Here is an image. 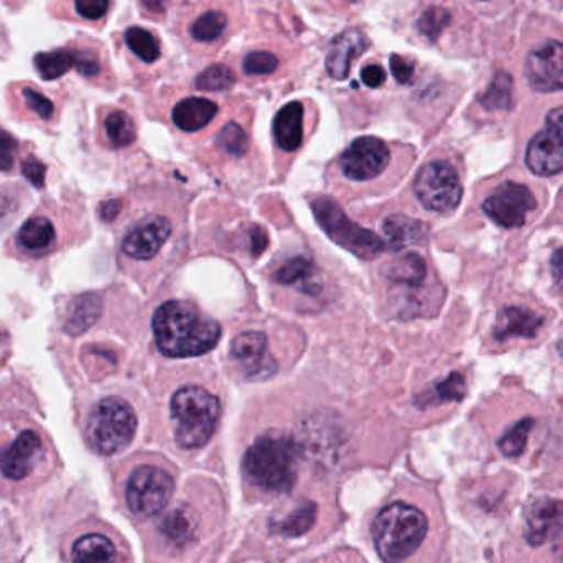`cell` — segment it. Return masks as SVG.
<instances>
[{
    "label": "cell",
    "mask_w": 563,
    "mask_h": 563,
    "mask_svg": "<svg viewBox=\"0 0 563 563\" xmlns=\"http://www.w3.org/2000/svg\"><path fill=\"white\" fill-rule=\"evenodd\" d=\"M217 145L231 157H243L250 148V135L240 122L231 121L218 132Z\"/></svg>",
    "instance_id": "cell-36"
},
{
    "label": "cell",
    "mask_w": 563,
    "mask_h": 563,
    "mask_svg": "<svg viewBox=\"0 0 563 563\" xmlns=\"http://www.w3.org/2000/svg\"><path fill=\"white\" fill-rule=\"evenodd\" d=\"M118 0H48L46 12L53 20L88 26V29H106Z\"/></svg>",
    "instance_id": "cell-19"
},
{
    "label": "cell",
    "mask_w": 563,
    "mask_h": 563,
    "mask_svg": "<svg viewBox=\"0 0 563 563\" xmlns=\"http://www.w3.org/2000/svg\"><path fill=\"white\" fill-rule=\"evenodd\" d=\"M32 68L43 81H58L78 75L96 88H114L118 75L101 40L88 35L73 36L68 42L33 55Z\"/></svg>",
    "instance_id": "cell-2"
},
{
    "label": "cell",
    "mask_w": 563,
    "mask_h": 563,
    "mask_svg": "<svg viewBox=\"0 0 563 563\" xmlns=\"http://www.w3.org/2000/svg\"><path fill=\"white\" fill-rule=\"evenodd\" d=\"M317 508L313 503H303L300 508L295 509L288 518L280 521L279 531L284 536H301L313 526Z\"/></svg>",
    "instance_id": "cell-38"
},
{
    "label": "cell",
    "mask_w": 563,
    "mask_h": 563,
    "mask_svg": "<svg viewBox=\"0 0 563 563\" xmlns=\"http://www.w3.org/2000/svg\"><path fill=\"white\" fill-rule=\"evenodd\" d=\"M297 445L287 437H261L244 456L247 479L266 493L290 492L297 482Z\"/></svg>",
    "instance_id": "cell-4"
},
{
    "label": "cell",
    "mask_w": 563,
    "mask_h": 563,
    "mask_svg": "<svg viewBox=\"0 0 563 563\" xmlns=\"http://www.w3.org/2000/svg\"><path fill=\"white\" fill-rule=\"evenodd\" d=\"M42 453L43 443L38 433L25 430L10 445L0 450V473L5 478L19 482L32 473Z\"/></svg>",
    "instance_id": "cell-22"
},
{
    "label": "cell",
    "mask_w": 563,
    "mask_h": 563,
    "mask_svg": "<svg viewBox=\"0 0 563 563\" xmlns=\"http://www.w3.org/2000/svg\"><path fill=\"white\" fill-rule=\"evenodd\" d=\"M563 534V501L539 499L526 512L525 536L529 544L541 545L558 542Z\"/></svg>",
    "instance_id": "cell-21"
},
{
    "label": "cell",
    "mask_w": 563,
    "mask_h": 563,
    "mask_svg": "<svg viewBox=\"0 0 563 563\" xmlns=\"http://www.w3.org/2000/svg\"><path fill=\"white\" fill-rule=\"evenodd\" d=\"M308 106L303 99H294L282 106L274 118L273 134L280 151H298L303 144L307 128Z\"/></svg>",
    "instance_id": "cell-23"
},
{
    "label": "cell",
    "mask_w": 563,
    "mask_h": 563,
    "mask_svg": "<svg viewBox=\"0 0 563 563\" xmlns=\"http://www.w3.org/2000/svg\"><path fill=\"white\" fill-rule=\"evenodd\" d=\"M311 210L324 233L361 260H373L386 250V244L376 234L353 223L331 198L320 197L311 201Z\"/></svg>",
    "instance_id": "cell-9"
},
{
    "label": "cell",
    "mask_w": 563,
    "mask_h": 563,
    "mask_svg": "<svg viewBox=\"0 0 563 563\" xmlns=\"http://www.w3.org/2000/svg\"><path fill=\"white\" fill-rule=\"evenodd\" d=\"M269 246V238H267L266 231L263 228H253L251 230V253L254 257L261 256L264 251Z\"/></svg>",
    "instance_id": "cell-44"
},
{
    "label": "cell",
    "mask_w": 563,
    "mask_h": 563,
    "mask_svg": "<svg viewBox=\"0 0 563 563\" xmlns=\"http://www.w3.org/2000/svg\"><path fill=\"white\" fill-rule=\"evenodd\" d=\"M220 111L217 99L200 95L185 96L172 108V122L181 132L194 134L207 129L218 118Z\"/></svg>",
    "instance_id": "cell-24"
},
{
    "label": "cell",
    "mask_w": 563,
    "mask_h": 563,
    "mask_svg": "<svg viewBox=\"0 0 563 563\" xmlns=\"http://www.w3.org/2000/svg\"><path fill=\"white\" fill-rule=\"evenodd\" d=\"M311 273H313V264L307 257H294V260L287 261L282 264V267L276 273V280L284 285L301 284L311 279Z\"/></svg>",
    "instance_id": "cell-39"
},
{
    "label": "cell",
    "mask_w": 563,
    "mask_h": 563,
    "mask_svg": "<svg viewBox=\"0 0 563 563\" xmlns=\"http://www.w3.org/2000/svg\"><path fill=\"white\" fill-rule=\"evenodd\" d=\"M244 23V9L236 0H184L175 9L172 32L197 58L220 53Z\"/></svg>",
    "instance_id": "cell-1"
},
{
    "label": "cell",
    "mask_w": 563,
    "mask_h": 563,
    "mask_svg": "<svg viewBox=\"0 0 563 563\" xmlns=\"http://www.w3.org/2000/svg\"><path fill=\"white\" fill-rule=\"evenodd\" d=\"M389 79V65L383 56L376 55L361 59L360 68H357V81L363 88L379 91V89L386 88Z\"/></svg>",
    "instance_id": "cell-35"
},
{
    "label": "cell",
    "mask_w": 563,
    "mask_h": 563,
    "mask_svg": "<svg viewBox=\"0 0 563 563\" xmlns=\"http://www.w3.org/2000/svg\"><path fill=\"white\" fill-rule=\"evenodd\" d=\"M101 131L112 148H125L137 141L134 115L124 108L106 109L101 115Z\"/></svg>",
    "instance_id": "cell-27"
},
{
    "label": "cell",
    "mask_w": 563,
    "mask_h": 563,
    "mask_svg": "<svg viewBox=\"0 0 563 563\" xmlns=\"http://www.w3.org/2000/svg\"><path fill=\"white\" fill-rule=\"evenodd\" d=\"M538 208L534 194L526 185L506 181L499 185L485 201L483 211L489 220L506 230L525 227L528 214Z\"/></svg>",
    "instance_id": "cell-15"
},
{
    "label": "cell",
    "mask_w": 563,
    "mask_h": 563,
    "mask_svg": "<svg viewBox=\"0 0 563 563\" xmlns=\"http://www.w3.org/2000/svg\"><path fill=\"white\" fill-rule=\"evenodd\" d=\"M175 439L181 449H200L210 442L220 420V399L200 386L181 387L170 402Z\"/></svg>",
    "instance_id": "cell-6"
},
{
    "label": "cell",
    "mask_w": 563,
    "mask_h": 563,
    "mask_svg": "<svg viewBox=\"0 0 563 563\" xmlns=\"http://www.w3.org/2000/svg\"><path fill=\"white\" fill-rule=\"evenodd\" d=\"M122 203L119 200H109L104 201L99 208V214H101L102 220L112 221L118 218V214L121 213Z\"/></svg>",
    "instance_id": "cell-46"
},
{
    "label": "cell",
    "mask_w": 563,
    "mask_h": 563,
    "mask_svg": "<svg viewBox=\"0 0 563 563\" xmlns=\"http://www.w3.org/2000/svg\"><path fill=\"white\" fill-rule=\"evenodd\" d=\"M22 172L29 178L30 184L35 185L36 188H42L45 184L46 167L38 158L32 157V155L26 157L22 164Z\"/></svg>",
    "instance_id": "cell-43"
},
{
    "label": "cell",
    "mask_w": 563,
    "mask_h": 563,
    "mask_svg": "<svg viewBox=\"0 0 563 563\" xmlns=\"http://www.w3.org/2000/svg\"><path fill=\"white\" fill-rule=\"evenodd\" d=\"M7 102L13 111L25 115L26 119H35L43 124H52L58 115V101L55 92L35 85L33 81L20 79L9 82L7 86Z\"/></svg>",
    "instance_id": "cell-18"
},
{
    "label": "cell",
    "mask_w": 563,
    "mask_h": 563,
    "mask_svg": "<svg viewBox=\"0 0 563 563\" xmlns=\"http://www.w3.org/2000/svg\"><path fill=\"white\" fill-rule=\"evenodd\" d=\"M466 394V383L463 374L452 373L445 380L433 387L432 394L427 396L430 402H450V400H462Z\"/></svg>",
    "instance_id": "cell-40"
},
{
    "label": "cell",
    "mask_w": 563,
    "mask_h": 563,
    "mask_svg": "<svg viewBox=\"0 0 563 563\" xmlns=\"http://www.w3.org/2000/svg\"><path fill=\"white\" fill-rule=\"evenodd\" d=\"M172 234V224L164 217H147L131 228L122 240V253L135 261H148L161 253Z\"/></svg>",
    "instance_id": "cell-20"
},
{
    "label": "cell",
    "mask_w": 563,
    "mask_h": 563,
    "mask_svg": "<svg viewBox=\"0 0 563 563\" xmlns=\"http://www.w3.org/2000/svg\"><path fill=\"white\" fill-rule=\"evenodd\" d=\"M534 427V420L522 419L508 430L499 440V450L506 456H519L528 445L529 433Z\"/></svg>",
    "instance_id": "cell-37"
},
{
    "label": "cell",
    "mask_w": 563,
    "mask_h": 563,
    "mask_svg": "<svg viewBox=\"0 0 563 563\" xmlns=\"http://www.w3.org/2000/svg\"><path fill=\"white\" fill-rule=\"evenodd\" d=\"M174 478L157 466H141L129 478L125 499L135 518L148 519L164 511L174 495Z\"/></svg>",
    "instance_id": "cell-12"
},
{
    "label": "cell",
    "mask_w": 563,
    "mask_h": 563,
    "mask_svg": "<svg viewBox=\"0 0 563 563\" xmlns=\"http://www.w3.org/2000/svg\"><path fill=\"white\" fill-rule=\"evenodd\" d=\"M240 81L236 69L230 59L224 62H213L201 68L195 75L194 86L200 92H227L231 91Z\"/></svg>",
    "instance_id": "cell-29"
},
{
    "label": "cell",
    "mask_w": 563,
    "mask_h": 563,
    "mask_svg": "<svg viewBox=\"0 0 563 563\" xmlns=\"http://www.w3.org/2000/svg\"><path fill=\"white\" fill-rule=\"evenodd\" d=\"M16 148H19V144H16L15 137L0 129V170L9 172L13 167Z\"/></svg>",
    "instance_id": "cell-42"
},
{
    "label": "cell",
    "mask_w": 563,
    "mask_h": 563,
    "mask_svg": "<svg viewBox=\"0 0 563 563\" xmlns=\"http://www.w3.org/2000/svg\"><path fill=\"white\" fill-rule=\"evenodd\" d=\"M102 313L101 297L95 294L81 295L69 305L66 330L71 334H81L99 320Z\"/></svg>",
    "instance_id": "cell-32"
},
{
    "label": "cell",
    "mask_w": 563,
    "mask_h": 563,
    "mask_svg": "<svg viewBox=\"0 0 563 563\" xmlns=\"http://www.w3.org/2000/svg\"><path fill=\"white\" fill-rule=\"evenodd\" d=\"M475 2H478V3H488V2H492V0H475Z\"/></svg>",
    "instance_id": "cell-50"
},
{
    "label": "cell",
    "mask_w": 563,
    "mask_h": 563,
    "mask_svg": "<svg viewBox=\"0 0 563 563\" xmlns=\"http://www.w3.org/2000/svg\"><path fill=\"white\" fill-rule=\"evenodd\" d=\"M134 2L139 13H141L145 20L162 23L167 20L174 0H134Z\"/></svg>",
    "instance_id": "cell-41"
},
{
    "label": "cell",
    "mask_w": 563,
    "mask_h": 563,
    "mask_svg": "<svg viewBox=\"0 0 563 563\" xmlns=\"http://www.w3.org/2000/svg\"><path fill=\"white\" fill-rule=\"evenodd\" d=\"M369 2L371 0H328L331 9L336 13L356 12Z\"/></svg>",
    "instance_id": "cell-45"
},
{
    "label": "cell",
    "mask_w": 563,
    "mask_h": 563,
    "mask_svg": "<svg viewBox=\"0 0 563 563\" xmlns=\"http://www.w3.org/2000/svg\"><path fill=\"white\" fill-rule=\"evenodd\" d=\"M544 318L522 307H505L496 318L493 334L496 340L506 341L511 338H534Z\"/></svg>",
    "instance_id": "cell-26"
},
{
    "label": "cell",
    "mask_w": 563,
    "mask_h": 563,
    "mask_svg": "<svg viewBox=\"0 0 563 563\" xmlns=\"http://www.w3.org/2000/svg\"><path fill=\"white\" fill-rule=\"evenodd\" d=\"M390 161V151L383 139L366 135L356 139L341 154L340 165L350 180L367 181L383 174Z\"/></svg>",
    "instance_id": "cell-16"
},
{
    "label": "cell",
    "mask_w": 563,
    "mask_h": 563,
    "mask_svg": "<svg viewBox=\"0 0 563 563\" xmlns=\"http://www.w3.org/2000/svg\"><path fill=\"white\" fill-rule=\"evenodd\" d=\"M137 432V417L128 400L106 397L96 404L86 423V439L99 455H115L131 445Z\"/></svg>",
    "instance_id": "cell-7"
},
{
    "label": "cell",
    "mask_w": 563,
    "mask_h": 563,
    "mask_svg": "<svg viewBox=\"0 0 563 563\" xmlns=\"http://www.w3.org/2000/svg\"><path fill=\"white\" fill-rule=\"evenodd\" d=\"M387 276L397 284L410 285V287L420 285L427 277L426 261L419 254H406L389 267Z\"/></svg>",
    "instance_id": "cell-34"
},
{
    "label": "cell",
    "mask_w": 563,
    "mask_h": 563,
    "mask_svg": "<svg viewBox=\"0 0 563 563\" xmlns=\"http://www.w3.org/2000/svg\"><path fill=\"white\" fill-rule=\"evenodd\" d=\"M112 43L135 78H152L167 71V46L161 33L152 26L129 23L112 33Z\"/></svg>",
    "instance_id": "cell-8"
},
{
    "label": "cell",
    "mask_w": 563,
    "mask_h": 563,
    "mask_svg": "<svg viewBox=\"0 0 563 563\" xmlns=\"http://www.w3.org/2000/svg\"><path fill=\"white\" fill-rule=\"evenodd\" d=\"M56 231L52 221L45 217H33L25 221L16 234V241L29 253H45L55 243Z\"/></svg>",
    "instance_id": "cell-31"
},
{
    "label": "cell",
    "mask_w": 563,
    "mask_h": 563,
    "mask_svg": "<svg viewBox=\"0 0 563 563\" xmlns=\"http://www.w3.org/2000/svg\"><path fill=\"white\" fill-rule=\"evenodd\" d=\"M552 266V276H554L555 282H558L559 287L563 290V247L561 250L555 251L552 254L551 260Z\"/></svg>",
    "instance_id": "cell-47"
},
{
    "label": "cell",
    "mask_w": 563,
    "mask_h": 563,
    "mask_svg": "<svg viewBox=\"0 0 563 563\" xmlns=\"http://www.w3.org/2000/svg\"><path fill=\"white\" fill-rule=\"evenodd\" d=\"M526 78L536 91L563 89V42L549 40L531 49L525 66Z\"/></svg>",
    "instance_id": "cell-17"
},
{
    "label": "cell",
    "mask_w": 563,
    "mask_h": 563,
    "mask_svg": "<svg viewBox=\"0 0 563 563\" xmlns=\"http://www.w3.org/2000/svg\"><path fill=\"white\" fill-rule=\"evenodd\" d=\"M267 336L261 331H244L238 334L231 343V356L241 364L247 374H271L276 371V364L267 357Z\"/></svg>",
    "instance_id": "cell-25"
},
{
    "label": "cell",
    "mask_w": 563,
    "mask_h": 563,
    "mask_svg": "<svg viewBox=\"0 0 563 563\" xmlns=\"http://www.w3.org/2000/svg\"><path fill=\"white\" fill-rule=\"evenodd\" d=\"M240 79L247 81H271L285 73L295 71L297 55L294 48L274 42L254 43L241 49L231 59Z\"/></svg>",
    "instance_id": "cell-11"
},
{
    "label": "cell",
    "mask_w": 563,
    "mask_h": 563,
    "mask_svg": "<svg viewBox=\"0 0 563 563\" xmlns=\"http://www.w3.org/2000/svg\"><path fill=\"white\" fill-rule=\"evenodd\" d=\"M236 2H238V0H236Z\"/></svg>",
    "instance_id": "cell-51"
},
{
    "label": "cell",
    "mask_w": 563,
    "mask_h": 563,
    "mask_svg": "<svg viewBox=\"0 0 563 563\" xmlns=\"http://www.w3.org/2000/svg\"><path fill=\"white\" fill-rule=\"evenodd\" d=\"M417 198L427 210L450 213L459 207L463 188L459 172L446 161H433L423 165L413 181Z\"/></svg>",
    "instance_id": "cell-10"
},
{
    "label": "cell",
    "mask_w": 563,
    "mask_h": 563,
    "mask_svg": "<svg viewBox=\"0 0 563 563\" xmlns=\"http://www.w3.org/2000/svg\"><path fill=\"white\" fill-rule=\"evenodd\" d=\"M526 165L539 177H554L563 170V106L549 112L544 128L529 142Z\"/></svg>",
    "instance_id": "cell-14"
},
{
    "label": "cell",
    "mask_w": 563,
    "mask_h": 563,
    "mask_svg": "<svg viewBox=\"0 0 563 563\" xmlns=\"http://www.w3.org/2000/svg\"><path fill=\"white\" fill-rule=\"evenodd\" d=\"M29 2V0H0V3H2L3 7H7V9L12 10V12H20V10L25 7V3Z\"/></svg>",
    "instance_id": "cell-49"
},
{
    "label": "cell",
    "mask_w": 563,
    "mask_h": 563,
    "mask_svg": "<svg viewBox=\"0 0 563 563\" xmlns=\"http://www.w3.org/2000/svg\"><path fill=\"white\" fill-rule=\"evenodd\" d=\"M195 529H197V525H195L194 516L190 511H185L184 508L172 509L161 525L162 534L177 548L190 542Z\"/></svg>",
    "instance_id": "cell-33"
},
{
    "label": "cell",
    "mask_w": 563,
    "mask_h": 563,
    "mask_svg": "<svg viewBox=\"0 0 563 563\" xmlns=\"http://www.w3.org/2000/svg\"><path fill=\"white\" fill-rule=\"evenodd\" d=\"M154 334L161 353L168 357L201 356L217 346L221 328L190 301L172 300L154 314Z\"/></svg>",
    "instance_id": "cell-3"
},
{
    "label": "cell",
    "mask_w": 563,
    "mask_h": 563,
    "mask_svg": "<svg viewBox=\"0 0 563 563\" xmlns=\"http://www.w3.org/2000/svg\"><path fill=\"white\" fill-rule=\"evenodd\" d=\"M10 52H12V45H10L9 32L0 22V62L5 59Z\"/></svg>",
    "instance_id": "cell-48"
},
{
    "label": "cell",
    "mask_w": 563,
    "mask_h": 563,
    "mask_svg": "<svg viewBox=\"0 0 563 563\" xmlns=\"http://www.w3.org/2000/svg\"><path fill=\"white\" fill-rule=\"evenodd\" d=\"M369 48H373V40L364 26H346L328 43L323 59L324 75L334 82L346 81Z\"/></svg>",
    "instance_id": "cell-13"
},
{
    "label": "cell",
    "mask_w": 563,
    "mask_h": 563,
    "mask_svg": "<svg viewBox=\"0 0 563 563\" xmlns=\"http://www.w3.org/2000/svg\"><path fill=\"white\" fill-rule=\"evenodd\" d=\"M427 534V518L406 503H393L377 515L373 526L377 554L386 563H400L413 554Z\"/></svg>",
    "instance_id": "cell-5"
},
{
    "label": "cell",
    "mask_w": 563,
    "mask_h": 563,
    "mask_svg": "<svg viewBox=\"0 0 563 563\" xmlns=\"http://www.w3.org/2000/svg\"><path fill=\"white\" fill-rule=\"evenodd\" d=\"M383 230L387 238V246L394 251L420 243L429 233V227L426 223L402 217V214L387 217L383 223Z\"/></svg>",
    "instance_id": "cell-28"
},
{
    "label": "cell",
    "mask_w": 563,
    "mask_h": 563,
    "mask_svg": "<svg viewBox=\"0 0 563 563\" xmlns=\"http://www.w3.org/2000/svg\"><path fill=\"white\" fill-rule=\"evenodd\" d=\"M73 563H115L118 551L108 538L101 534L82 536L75 542L71 552Z\"/></svg>",
    "instance_id": "cell-30"
}]
</instances>
